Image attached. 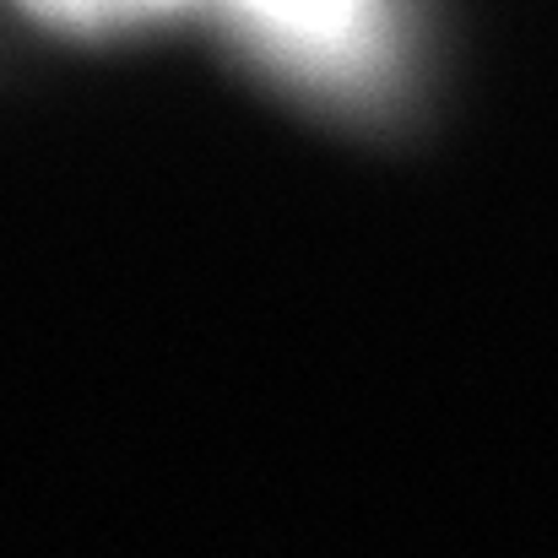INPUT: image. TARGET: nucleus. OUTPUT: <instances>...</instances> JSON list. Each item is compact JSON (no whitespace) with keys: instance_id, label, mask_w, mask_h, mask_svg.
Returning a JSON list of instances; mask_svg holds the SVG:
<instances>
[{"instance_id":"f257e3e1","label":"nucleus","mask_w":558,"mask_h":558,"mask_svg":"<svg viewBox=\"0 0 558 558\" xmlns=\"http://www.w3.org/2000/svg\"><path fill=\"white\" fill-rule=\"evenodd\" d=\"M233 27L288 76L320 93H369L390 76V0H222Z\"/></svg>"}]
</instances>
